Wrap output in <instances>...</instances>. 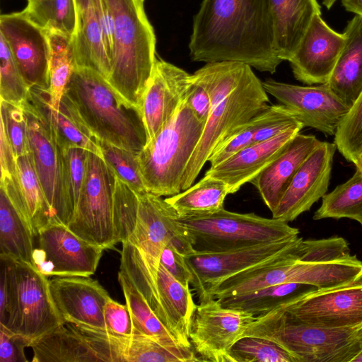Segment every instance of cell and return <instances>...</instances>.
Masks as SVG:
<instances>
[{
    "instance_id": "6da1fadb",
    "label": "cell",
    "mask_w": 362,
    "mask_h": 362,
    "mask_svg": "<svg viewBox=\"0 0 362 362\" xmlns=\"http://www.w3.org/2000/svg\"><path fill=\"white\" fill-rule=\"evenodd\" d=\"M189 49L195 62H241L270 74L282 62L269 0H204L194 18Z\"/></svg>"
},
{
    "instance_id": "7a4b0ae2",
    "label": "cell",
    "mask_w": 362,
    "mask_h": 362,
    "mask_svg": "<svg viewBox=\"0 0 362 362\" xmlns=\"http://www.w3.org/2000/svg\"><path fill=\"white\" fill-rule=\"evenodd\" d=\"M104 1L112 40L111 71L107 80L123 98L140 109L156 59L153 28L141 1Z\"/></svg>"
},
{
    "instance_id": "3957f363",
    "label": "cell",
    "mask_w": 362,
    "mask_h": 362,
    "mask_svg": "<svg viewBox=\"0 0 362 362\" xmlns=\"http://www.w3.org/2000/svg\"><path fill=\"white\" fill-rule=\"evenodd\" d=\"M64 93L99 140L136 153L146 145L140 109L123 98L98 72L76 67Z\"/></svg>"
},
{
    "instance_id": "277c9868",
    "label": "cell",
    "mask_w": 362,
    "mask_h": 362,
    "mask_svg": "<svg viewBox=\"0 0 362 362\" xmlns=\"http://www.w3.org/2000/svg\"><path fill=\"white\" fill-rule=\"evenodd\" d=\"M145 192L136 194L116 177L114 220L118 240L136 246L146 264L158 270L164 247L171 243L185 256L194 250L165 199Z\"/></svg>"
},
{
    "instance_id": "5b68a950",
    "label": "cell",
    "mask_w": 362,
    "mask_h": 362,
    "mask_svg": "<svg viewBox=\"0 0 362 362\" xmlns=\"http://www.w3.org/2000/svg\"><path fill=\"white\" fill-rule=\"evenodd\" d=\"M358 327L327 329L309 325L278 306L257 316L244 336L273 341L296 362H352L359 353L356 342Z\"/></svg>"
},
{
    "instance_id": "8992f818",
    "label": "cell",
    "mask_w": 362,
    "mask_h": 362,
    "mask_svg": "<svg viewBox=\"0 0 362 362\" xmlns=\"http://www.w3.org/2000/svg\"><path fill=\"white\" fill-rule=\"evenodd\" d=\"M205 123L187 103L139 153V168L148 192L170 197L182 192V180Z\"/></svg>"
},
{
    "instance_id": "52a82bcc",
    "label": "cell",
    "mask_w": 362,
    "mask_h": 362,
    "mask_svg": "<svg viewBox=\"0 0 362 362\" xmlns=\"http://www.w3.org/2000/svg\"><path fill=\"white\" fill-rule=\"evenodd\" d=\"M177 221L197 252H228L299 235V230L287 222L225 209L209 215L177 217Z\"/></svg>"
},
{
    "instance_id": "ba28073f",
    "label": "cell",
    "mask_w": 362,
    "mask_h": 362,
    "mask_svg": "<svg viewBox=\"0 0 362 362\" xmlns=\"http://www.w3.org/2000/svg\"><path fill=\"white\" fill-rule=\"evenodd\" d=\"M0 259L5 264L8 286L6 312L0 324L30 344L64 321L52 300L46 276L32 264L4 255Z\"/></svg>"
},
{
    "instance_id": "9c48e42d",
    "label": "cell",
    "mask_w": 362,
    "mask_h": 362,
    "mask_svg": "<svg viewBox=\"0 0 362 362\" xmlns=\"http://www.w3.org/2000/svg\"><path fill=\"white\" fill-rule=\"evenodd\" d=\"M262 82L251 69L240 84L215 106L182 180V191L191 187L213 151L241 125L263 111L269 102Z\"/></svg>"
},
{
    "instance_id": "30bf717a",
    "label": "cell",
    "mask_w": 362,
    "mask_h": 362,
    "mask_svg": "<svg viewBox=\"0 0 362 362\" xmlns=\"http://www.w3.org/2000/svg\"><path fill=\"white\" fill-rule=\"evenodd\" d=\"M115 180L103 158L88 151L83 185L66 226L78 237L105 250L119 243L114 220Z\"/></svg>"
},
{
    "instance_id": "8fae6325",
    "label": "cell",
    "mask_w": 362,
    "mask_h": 362,
    "mask_svg": "<svg viewBox=\"0 0 362 362\" xmlns=\"http://www.w3.org/2000/svg\"><path fill=\"white\" fill-rule=\"evenodd\" d=\"M21 106L28 122L30 153L53 221L67 226L74 209L65 186L61 147L47 117L28 95Z\"/></svg>"
},
{
    "instance_id": "7c38bea8",
    "label": "cell",
    "mask_w": 362,
    "mask_h": 362,
    "mask_svg": "<svg viewBox=\"0 0 362 362\" xmlns=\"http://www.w3.org/2000/svg\"><path fill=\"white\" fill-rule=\"evenodd\" d=\"M296 320L327 329L362 325V282L325 289H308L279 305Z\"/></svg>"
},
{
    "instance_id": "4fadbf2b",
    "label": "cell",
    "mask_w": 362,
    "mask_h": 362,
    "mask_svg": "<svg viewBox=\"0 0 362 362\" xmlns=\"http://www.w3.org/2000/svg\"><path fill=\"white\" fill-rule=\"evenodd\" d=\"M33 265L43 275L90 276L102 257L103 247L78 237L66 225L50 222L36 236Z\"/></svg>"
},
{
    "instance_id": "5bb4252c",
    "label": "cell",
    "mask_w": 362,
    "mask_h": 362,
    "mask_svg": "<svg viewBox=\"0 0 362 362\" xmlns=\"http://www.w3.org/2000/svg\"><path fill=\"white\" fill-rule=\"evenodd\" d=\"M256 318L252 314L224 307L218 299L197 305L189 340L202 361L231 362L230 351Z\"/></svg>"
},
{
    "instance_id": "9a60e30c",
    "label": "cell",
    "mask_w": 362,
    "mask_h": 362,
    "mask_svg": "<svg viewBox=\"0 0 362 362\" xmlns=\"http://www.w3.org/2000/svg\"><path fill=\"white\" fill-rule=\"evenodd\" d=\"M298 238L264 243L223 252H194L185 256L192 274V286L199 302L226 279L265 262L289 247Z\"/></svg>"
},
{
    "instance_id": "2e32d148",
    "label": "cell",
    "mask_w": 362,
    "mask_h": 362,
    "mask_svg": "<svg viewBox=\"0 0 362 362\" xmlns=\"http://www.w3.org/2000/svg\"><path fill=\"white\" fill-rule=\"evenodd\" d=\"M266 92L290 110L304 127L328 136L337 129L349 107L330 89L327 83L318 86H298L269 78L262 82Z\"/></svg>"
},
{
    "instance_id": "e0dca14e",
    "label": "cell",
    "mask_w": 362,
    "mask_h": 362,
    "mask_svg": "<svg viewBox=\"0 0 362 362\" xmlns=\"http://www.w3.org/2000/svg\"><path fill=\"white\" fill-rule=\"evenodd\" d=\"M0 35L28 87L48 89L49 46L46 31L22 11L0 16Z\"/></svg>"
},
{
    "instance_id": "ac0fdd59",
    "label": "cell",
    "mask_w": 362,
    "mask_h": 362,
    "mask_svg": "<svg viewBox=\"0 0 362 362\" xmlns=\"http://www.w3.org/2000/svg\"><path fill=\"white\" fill-rule=\"evenodd\" d=\"M192 74L156 58L140 107L147 133V144L164 128L192 91Z\"/></svg>"
},
{
    "instance_id": "d6986e66",
    "label": "cell",
    "mask_w": 362,
    "mask_h": 362,
    "mask_svg": "<svg viewBox=\"0 0 362 362\" xmlns=\"http://www.w3.org/2000/svg\"><path fill=\"white\" fill-rule=\"evenodd\" d=\"M336 150L334 143L320 142L295 174L273 218L291 222L327 194Z\"/></svg>"
},
{
    "instance_id": "ffe728a7",
    "label": "cell",
    "mask_w": 362,
    "mask_h": 362,
    "mask_svg": "<svg viewBox=\"0 0 362 362\" xmlns=\"http://www.w3.org/2000/svg\"><path fill=\"white\" fill-rule=\"evenodd\" d=\"M76 28L73 37L76 67L95 70L106 79L111 71L112 40L104 0H75Z\"/></svg>"
},
{
    "instance_id": "44dd1931",
    "label": "cell",
    "mask_w": 362,
    "mask_h": 362,
    "mask_svg": "<svg viewBox=\"0 0 362 362\" xmlns=\"http://www.w3.org/2000/svg\"><path fill=\"white\" fill-rule=\"evenodd\" d=\"M345 40L344 33L334 31L316 14L288 61L294 77L308 85L327 83Z\"/></svg>"
},
{
    "instance_id": "7402d4cb",
    "label": "cell",
    "mask_w": 362,
    "mask_h": 362,
    "mask_svg": "<svg viewBox=\"0 0 362 362\" xmlns=\"http://www.w3.org/2000/svg\"><path fill=\"white\" fill-rule=\"evenodd\" d=\"M52 300L64 322L105 330L104 307L110 298L90 276H56L49 280Z\"/></svg>"
},
{
    "instance_id": "603a6c76",
    "label": "cell",
    "mask_w": 362,
    "mask_h": 362,
    "mask_svg": "<svg viewBox=\"0 0 362 362\" xmlns=\"http://www.w3.org/2000/svg\"><path fill=\"white\" fill-rule=\"evenodd\" d=\"M303 127L299 123L269 139L254 143L210 167L205 175L223 180L227 184L230 194L235 193L266 168Z\"/></svg>"
},
{
    "instance_id": "cb8c5ba5",
    "label": "cell",
    "mask_w": 362,
    "mask_h": 362,
    "mask_svg": "<svg viewBox=\"0 0 362 362\" xmlns=\"http://www.w3.org/2000/svg\"><path fill=\"white\" fill-rule=\"evenodd\" d=\"M148 304L182 346L192 348L189 333L197 305L189 285L181 284L160 264L155 293Z\"/></svg>"
},
{
    "instance_id": "d4e9b609",
    "label": "cell",
    "mask_w": 362,
    "mask_h": 362,
    "mask_svg": "<svg viewBox=\"0 0 362 362\" xmlns=\"http://www.w3.org/2000/svg\"><path fill=\"white\" fill-rule=\"evenodd\" d=\"M321 141L315 136L298 133L281 153L250 183L272 212L295 174Z\"/></svg>"
},
{
    "instance_id": "484cf974",
    "label": "cell",
    "mask_w": 362,
    "mask_h": 362,
    "mask_svg": "<svg viewBox=\"0 0 362 362\" xmlns=\"http://www.w3.org/2000/svg\"><path fill=\"white\" fill-rule=\"evenodd\" d=\"M14 176L16 182L7 181L2 187L35 238L41 228L54 221L30 152L16 158Z\"/></svg>"
},
{
    "instance_id": "4316f807",
    "label": "cell",
    "mask_w": 362,
    "mask_h": 362,
    "mask_svg": "<svg viewBox=\"0 0 362 362\" xmlns=\"http://www.w3.org/2000/svg\"><path fill=\"white\" fill-rule=\"evenodd\" d=\"M28 95L47 117L61 148L80 147L103 157L99 139L86 126L66 93L57 108L50 105L47 89L32 87Z\"/></svg>"
},
{
    "instance_id": "83f0119b",
    "label": "cell",
    "mask_w": 362,
    "mask_h": 362,
    "mask_svg": "<svg viewBox=\"0 0 362 362\" xmlns=\"http://www.w3.org/2000/svg\"><path fill=\"white\" fill-rule=\"evenodd\" d=\"M275 48L282 60L295 53L313 17L321 14L317 0H269Z\"/></svg>"
},
{
    "instance_id": "f1b7e54d",
    "label": "cell",
    "mask_w": 362,
    "mask_h": 362,
    "mask_svg": "<svg viewBox=\"0 0 362 362\" xmlns=\"http://www.w3.org/2000/svg\"><path fill=\"white\" fill-rule=\"evenodd\" d=\"M30 347L33 362L103 361L91 339L68 322L35 339Z\"/></svg>"
},
{
    "instance_id": "f546056e",
    "label": "cell",
    "mask_w": 362,
    "mask_h": 362,
    "mask_svg": "<svg viewBox=\"0 0 362 362\" xmlns=\"http://www.w3.org/2000/svg\"><path fill=\"white\" fill-rule=\"evenodd\" d=\"M344 33V47L327 83L350 107L362 91V16L349 21Z\"/></svg>"
},
{
    "instance_id": "4dcf8cb0",
    "label": "cell",
    "mask_w": 362,
    "mask_h": 362,
    "mask_svg": "<svg viewBox=\"0 0 362 362\" xmlns=\"http://www.w3.org/2000/svg\"><path fill=\"white\" fill-rule=\"evenodd\" d=\"M230 190L220 179L204 175L198 182L180 193L165 199L178 217L209 215L224 209V201Z\"/></svg>"
},
{
    "instance_id": "1f68e13d",
    "label": "cell",
    "mask_w": 362,
    "mask_h": 362,
    "mask_svg": "<svg viewBox=\"0 0 362 362\" xmlns=\"http://www.w3.org/2000/svg\"><path fill=\"white\" fill-rule=\"evenodd\" d=\"M34 238L25 220L0 186V255L33 264Z\"/></svg>"
},
{
    "instance_id": "d6a6232c",
    "label": "cell",
    "mask_w": 362,
    "mask_h": 362,
    "mask_svg": "<svg viewBox=\"0 0 362 362\" xmlns=\"http://www.w3.org/2000/svg\"><path fill=\"white\" fill-rule=\"evenodd\" d=\"M45 30L49 46V86L47 90L51 107L57 108L76 68L73 36L57 30Z\"/></svg>"
},
{
    "instance_id": "836d02e7",
    "label": "cell",
    "mask_w": 362,
    "mask_h": 362,
    "mask_svg": "<svg viewBox=\"0 0 362 362\" xmlns=\"http://www.w3.org/2000/svg\"><path fill=\"white\" fill-rule=\"evenodd\" d=\"M251 69L241 62H209L192 74V80L206 91L214 108L240 84Z\"/></svg>"
},
{
    "instance_id": "e575fe53",
    "label": "cell",
    "mask_w": 362,
    "mask_h": 362,
    "mask_svg": "<svg viewBox=\"0 0 362 362\" xmlns=\"http://www.w3.org/2000/svg\"><path fill=\"white\" fill-rule=\"evenodd\" d=\"M118 280L136 334L148 336L168 346L183 347L156 315L129 279L121 271L118 274Z\"/></svg>"
},
{
    "instance_id": "d590c367",
    "label": "cell",
    "mask_w": 362,
    "mask_h": 362,
    "mask_svg": "<svg viewBox=\"0 0 362 362\" xmlns=\"http://www.w3.org/2000/svg\"><path fill=\"white\" fill-rule=\"evenodd\" d=\"M347 218L359 222L362 219V175L357 173L337 186L322 198L314 220Z\"/></svg>"
},
{
    "instance_id": "8d00e7d4",
    "label": "cell",
    "mask_w": 362,
    "mask_h": 362,
    "mask_svg": "<svg viewBox=\"0 0 362 362\" xmlns=\"http://www.w3.org/2000/svg\"><path fill=\"white\" fill-rule=\"evenodd\" d=\"M306 286H308L279 284L218 300L224 307L245 311L257 317L269 313L291 297L305 291L304 288Z\"/></svg>"
},
{
    "instance_id": "74e56055",
    "label": "cell",
    "mask_w": 362,
    "mask_h": 362,
    "mask_svg": "<svg viewBox=\"0 0 362 362\" xmlns=\"http://www.w3.org/2000/svg\"><path fill=\"white\" fill-rule=\"evenodd\" d=\"M202 361L192 348L170 347L144 334H134L126 340L125 362Z\"/></svg>"
},
{
    "instance_id": "f35d334b",
    "label": "cell",
    "mask_w": 362,
    "mask_h": 362,
    "mask_svg": "<svg viewBox=\"0 0 362 362\" xmlns=\"http://www.w3.org/2000/svg\"><path fill=\"white\" fill-rule=\"evenodd\" d=\"M23 12L44 30H57L73 37L75 34V0H28Z\"/></svg>"
},
{
    "instance_id": "ab89813d",
    "label": "cell",
    "mask_w": 362,
    "mask_h": 362,
    "mask_svg": "<svg viewBox=\"0 0 362 362\" xmlns=\"http://www.w3.org/2000/svg\"><path fill=\"white\" fill-rule=\"evenodd\" d=\"M334 143L348 161L356 163L362 153V91L341 119Z\"/></svg>"
},
{
    "instance_id": "60d3db41",
    "label": "cell",
    "mask_w": 362,
    "mask_h": 362,
    "mask_svg": "<svg viewBox=\"0 0 362 362\" xmlns=\"http://www.w3.org/2000/svg\"><path fill=\"white\" fill-rule=\"evenodd\" d=\"M281 105H268L263 111L241 125L211 154L210 167L218 165L253 144L255 133L278 112Z\"/></svg>"
},
{
    "instance_id": "b9f144b4",
    "label": "cell",
    "mask_w": 362,
    "mask_h": 362,
    "mask_svg": "<svg viewBox=\"0 0 362 362\" xmlns=\"http://www.w3.org/2000/svg\"><path fill=\"white\" fill-rule=\"evenodd\" d=\"M102 156L116 177L128 185L136 194L148 192L141 174L138 154L99 140Z\"/></svg>"
},
{
    "instance_id": "7bdbcfd3",
    "label": "cell",
    "mask_w": 362,
    "mask_h": 362,
    "mask_svg": "<svg viewBox=\"0 0 362 362\" xmlns=\"http://www.w3.org/2000/svg\"><path fill=\"white\" fill-rule=\"evenodd\" d=\"M231 362H296L285 349L267 339L244 336L230 351Z\"/></svg>"
},
{
    "instance_id": "ee69618b",
    "label": "cell",
    "mask_w": 362,
    "mask_h": 362,
    "mask_svg": "<svg viewBox=\"0 0 362 362\" xmlns=\"http://www.w3.org/2000/svg\"><path fill=\"white\" fill-rule=\"evenodd\" d=\"M0 59L1 100L21 106L26 99L30 88L25 83L5 40L1 35Z\"/></svg>"
},
{
    "instance_id": "f6af8a7d",
    "label": "cell",
    "mask_w": 362,
    "mask_h": 362,
    "mask_svg": "<svg viewBox=\"0 0 362 362\" xmlns=\"http://www.w3.org/2000/svg\"><path fill=\"white\" fill-rule=\"evenodd\" d=\"M0 125L3 127L16 159L30 152L26 117L21 106L1 100Z\"/></svg>"
},
{
    "instance_id": "bcb514c9",
    "label": "cell",
    "mask_w": 362,
    "mask_h": 362,
    "mask_svg": "<svg viewBox=\"0 0 362 362\" xmlns=\"http://www.w3.org/2000/svg\"><path fill=\"white\" fill-rule=\"evenodd\" d=\"M66 189L74 209L84 180L88 151L76 146L61 148Z\"/></svg>"
},
{
    "instance_id": "7dc6e473",
    "label": "cell",
    "mask_w": 362,
    "mask_h": 362,
    "mask_svg": "<svg viewBox=\"0 0 362 362\" xmlns=\"http://www.w3.org/2000/svg\"><path fill=\"white\" fill-rule=\"evenodd\" d=\"M104 319L105 331L109 334L123 337L136 334L127 304L122 305L110 298L104 307Z\"/></svg>"
},
{
    "instance_id": "c3c4849f",
    "label": "cell",
    "mask_w": 362,
    "mask_h": 362,
    "mask_svg": "<svg viewBox=\"0 0 362 362\" xmlns=\"http://www.w3.org/2000/svg\"><path fill=\"white\" fill-rule=\"evenodd\" d=\"M30 341L0 324V362H27L24 349Z\"/></svg>"
},
{
    "instance_id": "681fc988",
    "label": "cell",
    "mask_w": 362,
    "mask_h": 362,
    "mask_svg": "<svg viewBox=\"0 0 362 362\" xmlns=\"http://www.w3.org/2000/svg\"><path fill=\"white\" fill-rule=\"evenodd\" d=\"M160 264L177 281L190 285L192 274L185 261V255L171 243L166 245L160 255Z\"/></svg>"
},
{
    "instance_id": "f907efd6",
    "label": "cell",
    "mask_w": 362,
    "mask_h": 362,
    "mask_svg": "<svg viewBox=\"0 0 362 362\" xmlns=\"http://www.w3.org/2000/svg\"><path fill=\"white\" fill-rule=\"evenodd\" d=\"M192 83L193 87L187 99V103L196 116L206 124L213 109L211 99L203 88L193 81Z\"/></svg>"
},
{
    "instance_id": "816d5d0a",
    "label": "cell",
    "mask_w": 362,
    "mask_h": 362,
    "mask_svg": "<svg viewBox=\"0 0 362 362\" xmlns=\"http://www.w3.org/2000/svg\"><path fill=\"white\" fill-rule=\"evenodd\" d=\"M1 177L12 176L16 173V159L8 136L0 125Z\"/></svg>"
},
{
    "instance_id": "f5cc1de1",
    "label": "cell",
    "mask_w": 362,
    "mask_h": 362,
    "mask_svg": "<svg viewBox=\"0 0 362 362\" xmlns=\"http://www.w3.org/2000/svg\"><path fill=\"white\" fill-rule=\"evenodd\" d=\"M1 262V274H0V322L5 317L8 297V286L5 264L2 260Z\"/></svg>"
},
{
    "instance_id": "db71d44e",
    "label": "cell",
    "mask_w": 362,
    "mask_h": 362,
    "mask_svg": "<svg viewBox=\"0 0 362 362\" xmlns=\"http://www.w3.org/2000/svg\"><path fill=\"white\" fill-rule=\"evenodd\" d=\"M341 3L347 11L362 16V0H341Z\"/></svg>"
},
{
    "instance_id": "11a10c76",
    "label": "cell",
    "mask_w": 362,
    "mask_h": 362,
    "mask_svg": "<svg viewBox=\"0 0 362 362\" xmlns=\"http://www.w3.org/2000/svg\"><path fill=\"white\" fill-rule=\"evenodd\" d=\"M356 342L359 347V353L352 362H362V325L356 330Z\"/></svg>"
},
{
    "instance_id": "9f6ffc18",
    "label": "cell",
    "mask_w": 362,
    "mask_h": 362,
    "mask_svg": "<svg viewBox=\"0 0 362 362\" xmlns=\"http://www.w3.org/2000/svg\"><path fill=\"white\" fill-rule=\"evenodd\" d=\"M356 167V173L362 175V153L359 156L356 163L354 164Z\"/></svg>"
},
{
    "instance_id": "6f0895ef",
    "label": "cell",
    "mask_w": 362,
    "mask_h": 362,
    "mask_svg": "<svg viewBox=\"0 0 362 362\" xmlns=\"http://www.w3.org/2000/svg\"><path fill=\"white\" fill-rule=\"evenodd\" d=\"M336 1L337 0H322V4L327 9H329Z\"/></svg>"
},
{
    "instance_id": "680465c9",
    "label": "cell",
    "mask_w": 362,
    "mask_h": 362,
    "mask_svg": "<svg viewBox=\"0 0 362 362\" xmlns=\"http://www.w3.org/2000/svg\"><path fill=\"white\" fill-rule=\"evenodd\" d=\"M361 226V228H362V219L358 222Z\"/></svg>"
},
{
    "instance_id": "91938a15",
    "label": "cell",
    "mask_w": 362,
    "mask_h": 362,
    "mask_svg": "<svg viewBox=\"0 0 362 362\" xmlns=\"http://www.w3.org/2000/svg\"><path fill=\"white\" fill-rule=\"evenodd\" d=\"M140 1H141L142 2H144V0H140Z\"/></svg>"
},
{
    "instance_id": "94428289",
    "label": "cell",
    "mask_w": 362,
    "mask_h": 362,
    "mask_svg": "<svg viewBox=\"0 0 362 362\" xmlns=\"http://www.w3.org/2000/svg\"></svg>"
}]
</instances>
